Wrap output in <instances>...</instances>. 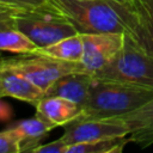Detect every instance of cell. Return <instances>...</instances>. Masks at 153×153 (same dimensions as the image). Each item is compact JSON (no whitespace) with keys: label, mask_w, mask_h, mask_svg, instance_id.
<instances>
[{"label":"cell","mask_w":153,"mask_h":153,"mask_svg":"<svg viewBox=\"0 0 153 153\" xmlns=\"http://www.w3.org/2000/svg\"><path fill=\"white\" fill-rule=\"evenodd\" d=\"M13 116V111L11 109V106L6 103H4L2 100H0V121L6 122L10 121Z\"/></svg>","instance_id":"obj_20"},{"label":"cell","mask_w":153,"mask_h":153,"mask_svg":"<svg viewBox=\"0 0 153 153\" xmlns=\"http://www.w3.org/2000/svg\"><path fill=\"white\" fill-rule=\"evenodd\" d=\"M153 98V88L93 78L78 118L102 120L127 115Z\"/></svg>","instance_id":"obj_1"},{"label":"cell","mask_w":153,"mask_h":153,"mask_svg":"<svg viewBox=\"0 0 153 153\" xmlns=\"http://www.w3.org/2000/svg\"><path fill=\"white\" fill-rule=\"evenodd\" d=\"M11 8L18 30L30 38L37 48L50 45L78 33L74 25L53 4L39 8Z\"/></svg>","instance_id":"obj_4"},{"label":"cell","mask_w":153,"mask_h":153,"mask_svg":"<svg viewBox=\"0 0 153 153\" xmlns=\"http://www.w3.org/2000/svg\"><path fill=\"white\" fill-rule=\"evenodd\" d=\"M129 135L128 127L117 118L80 120L75 118L65 126L61 139L69 146L78 142L93 141L105 137Z\"/></svg>","instance_id":"obj_7"},{"label":"cell","mask_w":153,"mask_h":153,"mask_svg":"<svg viewBox=\"0 0 153 153\" xmlns=\"http://www.w3.org/2000/svg\"><path fill=\"white\" fill-rule=\"evenodd\" d=\"M37 45L18 30L12 8L0 2V51L13 54H31Z\"/></svg>","instance_id":"obj_11"},{"label":"cell","mask_w":153,"mask_h":153,"mask_svg":"<svg viewBox=\"0 0 153 153\" xmlns=\"http://www.w3.org/2000/svg\"><path fill=\"white\" fill-rule=\"evenodd\" d=\"M80 33H129L124 8L114 0H50Z\"/></svg>","instance_id":"obj_2"},{"label":"cell","mask_w":153,"mask_h":153,"mask_svg":"<svg viewBox=\"0 0 153 153\" xmlns=\"http://www.w3.org/2000/svg\"><path fill=\"white\" fill-rule=\"evenodd\" d=\"M129 35L153 55V0H128L124 5Z\"/></svg>","instance_id":"obj_8"},{"label":"cell","mask_w":153,"mask_h":153,"mask_svg":"<svg viewBox=\"0 0 153 153\" xmlns=\"http://www.w3.org/2000/svg\"><path fill=\"white\" fill-rule=\"evenodd\" d=\"M114 1H116V2H118V4H121V5H124L128 0H114Z\"/></svg>","instance_id":"obj_21"},{"label":"cell","mask_w":153,"mask_h":153,"mask_svg":"<svg viewBox=\"0 0 153 153\" xmlns=\"http://www.w3.org/2000/svg\"><path fill=\"white\" fill-rule=\"evenodd\" d=\"M67 147H68V145L61 137H59L57 140H55L53 142L38 145L31 152H33V153H66Z\"/></svg>","instance_id":"obj_19"},{"label":"cell","mask_w":153,"mask_h":153,"mask_svg":"<svg viewBox=\"0 0 153 153\" xmlns=\"http://www.w3.org/2000/svg\"><path fill=\"white\" fill-rule=\"evenodd\" d=\"M14 134L19 152H31L35 147L41 145V142L48 136V133L53 129L47 122L35 116L32 118L22 120L10 128Z\"/></svg>","instance_id":"obj_14"},{"label":"cell","mask_w":153,"mask_h":153,"mask_svg":"<svg viewBox=\"0 0 153 153\" xmlns=\"http://www.w3.org/2000/svg\"><path fill=\"white\" fill-rule=\"evenodd\" d=\"M93 76L86 72H73L60 76L55 80L50 87L45 91L44 96H60L67 99H71L79 105L84 106Z\"/></svg>","instance_id":"obj_12"},{"label":"cell","mask_w":153,"mask_h":153,"mask_svg":"<svg viewBox=\"0 0 153 153\" xmlns=\"http://www.w3.org/2000/svg\"><path fill=\"white\" fill-rule=\"evenodd\" d=\"M114 118L120 120L128 127L130 142L141 147L153 145V98L139 109Z\"/></svg>","instance_id":"obj_13"},{"label":"cell","mask_w":153,"mask_h":153,"mask_svg":"<svg viewBox=\"0 0 153 153\" xmlns=\"http://www.w3.org/2000/svg\"><path fill=\"white\" fill-rule=\"evenodd\" d=\"M92 76L153 88V55L145 50L129 33H126L122 49Z\"/></svg>","instance_id":"obj_3"},{"label":"cell","mask_w":153,"mask_h":153,"mask_svg":"<svg viewBox=\"0 0 153 153\" xmlns=\"http://www.w3.org/2000/svg\"><path fill=\"white\" fill-rule=\"evenodd\" d=\"M84 51L82 35L80 32L65 37L50 45L43 48H36V50L27 55H45L63 61L80 62Z\"/></svg>","instance_id":"obj_15"},{"label":"cell","mask_w":153,"mask_h":153,"mask_svg":"<svg viewBox=\"0 0 153 153\" xmlns=\"http://www.w3.org/2000/svg\"><path fill=\"white\" fill-rule=\"evenodd\" d=\"M81 111V105L60 96H44L36 105V116L47 122L53 129L65 127L74 121Z\"/></svg>","instance_id":"obj_10"},{"label":"cell","mask_w":153,"mask_h":153,"mask_svg":"<svg viewBox=\"0 0 153 153\" xmlns=\"http://www.w3.org/2000/svg\"><path fill=\"white\" fill-rule=\"evenodd\" d=\"M0 153H20L18 141L10 128L0 131Z\"/></svg>","instance_id":"obj_17"},{"label":"cell","mask_w":153,"mask_h":153,"mask_svg":"<svg viewBox=\"0 0 153 153\" xmlns=\"http://www.w3.org/2000/svg\"><path fill=\"white\" fill-rule=\"evenodd\" d=\"M84 51L81 63L85 72L93 74L109 63L124 44V32L81 33Z\"/></svg>","instance_id":"obj_6"},{"label":"cell","mask_w":153,"mask_h":153,"mask_svg":"<svg viewBox=\"0 0 153 153\" xmlns=\"http://www.w3.org/2000/svg\"><path fill=\"white\" fill-rule=\"evenodd\" d=\"M0 61L5 66L23 74L42 91H44V93L60 76L73 72H85L81 62L63 61L45 55L23 54L20 57L0 59Z\"/></svg>","instance_id":"obj_5"},{"label":"cell","mask_w":153,"mask_h":153,"mask_svg":"<svg viewBox=\"0 0 153 153\" xmlns=\"http://www.w3.org/2000/svg\"><path fill=\"white\" fill-rule=\"evenodd\" d=\"M2 97L16 98L36 106L44 97V91L0 61V98Z\"/></svg>","instance_id":"obj_9"},{"label":"cell","mask_w":153,"mask_h":153,"mask_svg":"<svg viewBox=\"0 0 153 153\" xmlns=\"http://www.w3.org/2000/svg\"><path fill=\"white\" fill-rule=\"evenodd\" d=\"M0 2L16 8H39L51 5L50 0H0Z\"/></svg>","instance_id":"obj_18"},{"label":"cell","mask_w":153,"mask_h":153,"mask_svg":"<svg viewBox=\"0 0 153 153\" xmlns=\"http://www.w3.org/2000/svg\"><path fill=\"white\" fill-rule=\"evenodd\" d=\"M128 142H130L129 135L105 137L69 145L66 153H121Z\"/></svg>","instance_id":"obj_16"}]
</instances>
